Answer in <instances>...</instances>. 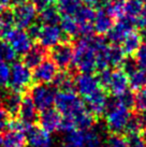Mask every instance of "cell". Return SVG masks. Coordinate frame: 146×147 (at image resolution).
<instances>
[{"instance_id":"8","label":"cell","mask_w":146,"mask_h":147,"mask_svg":"<svg viewBox=\"0 0 146 147\" xmlns=\"http://www.w3.org/2000/svg\"><path fill=\"white\" fill-rule=\"evenodd\" d=\"M13 17L15 27L20 29H26L29 25L33 23L36 20L38 9L31 2H25L13 7Z\"/></svg>"},{"instance_id":"7","label":"cell","mask_w":146,"mask_h":147,"mask_svg":"<svg viewBox=\"0 0 146 147\" xmlns=\"http://www.w3.org/2000/svg\"><path fill=\"white\" fill-rule=\"evenodd\" d=\"M49 57L57 68L67 69L72 63L73 45L68 41L58 42L49 49Z\"/></svg>"},{"instance_id":"16","label":"cell","mask_w":146,"mask_h":147,"mask_svg":"<svg viewBox=\"0 0 146 147\" xmlns=\"http://www.w3.org/2000/svg\"><path fill=\"white\" fill-rule=\"evenodd\" d=\"M62 39V31L57 25H42L39 33L38 40L39 44H41L43 47H49L57 44Z\"/></svg>"},{"instance_id":"44","label":"cell","mask_w":146,"mask_h":147,"mask_svg":"<svg viewBox=\"0 0 146 147\" xmlns=\"http://www.w3.org/2000/svg\"><path fill=\"white\" fill-rule=\"evenodd\" d=\"M54 3H56V0H40L39 4L36 5V9L41 10V9L49 7V5H53Z\"/></svg>"},{"instance_id":"26","label":"cell","mask_w":146,"mask_h":147,"mask_svg":"<svg viewBox=\"0 0 146 147\" xmlns=\"http://www.w3.org/2000/svg\"><path fill=\"white\" fill-rule=\"evenodd\" d=\"M125 52L118 44H113L109 46L106 57H107V63L111 67H119L125 59Z\"/></svg>"},{"instance_id":"51","label":"cell","mask_w":146,"mask_h":147,"mask_svg":"<svg viewBox=\"0 0 146 147\" xmlns=\"http://www.w3.org/2000/svg\"><path fill=\"white\" fill-rule=\"evenodd\" d=\"M1 38H2V30L0 29V39H1Z\"/></svg>"},{"instance_id":"11","label":"cell","mask_w":146,"mask_h":147,"mask_svg":"<svg viewBox=\"0 0 146 147\" xmlns=\"http://www.w3.org/2000/svg\"><path fill=\"white\" fill-rule=\"evenodd\" d=\"M38 115H39L38 109L34 105L28 91H26L23 94L20 110H18L16 117H18L25 125L30 126V125H34L38 121Z\"/></svg>"},{"instance_id":"19","label":"cell","mask_w":146,"mask_h":147,"mask_svg":"<svg viewBox=\"0 0 146 147\" xmlns=\"http://www.w3.org/2000/svg\"><path fill=\"white\" fill-rule=\"evenodd\" d=\"M114 24V18L110 15L104 8H100L95 13L93 21V30L99 34L103 36L109 32V30Z\"/></svg>"},{"instance_id":"36","label":"cell","mask_w":146,"mask_h":147,"mask_svg":"<svg viewBox=\"0 0 146 147\" xmlns=\"http://www.w3.org/2000/svg\"><path fill=\"white\" fill-rule=\"evenodd\" d=\"M105 147H128L127 140L119 134L111 135L105 143Z\"/></svg>"},{"instance_id":"17","label":"cell","mask_w":146,"mask_h":147,"mask_svg":"<svg viewBox=\"0 0 146 147\" xmlns=\"http://www.w3.org/2000/svg\"><path fill=\"white\" fill-rule=\"evenodd\" d=\"M25 134L27 138V142L32 147H49L52 144L49 132L41 127L36 126V123L29 126Z\"/></svg>"},{"instance_id":"6","label":"cell","mask_w":146,"mask_h":147,"mask_svg":"<svg viewBox=\"0 0 146 147\" xmlns=\"http://www.w3.org/2000/svg\"><path fill=\"white\" fill-rule=\"evenodd\" d=\"M3 40L8 42L9 44L13 47L15 53L18 55L25 54L31 46L32 40L29 38L25 29H20L17 27H13L12 29L8 30L7 32L3 33Z\"/></svg>"},{"instance_id":"3","label":"cell","mask_w":146,"mask_h":147,"mask_svg":"<svg viewBox=\"0 0 146 147\" xmlns=\"http://www.w3.org/2000/svg\"><path fill=\"white\" fill-rule=\"evenodd\" d=\"M54 104L56 105V110L62 116H70V117H74L80 112L86 109L83 100L74 94V91L56 92Z\"/></svg>"},{"instance_id":"1","label":"cell","mask_w":146,"mask_h":147,"mask_svg":"<svg viewBox=\"0 0 146 147\" xmlns=\"http://www.w3.org/2000/svg\"><path fill=\"white\" fill-rule=\"evenodd\" d=\"M72 63L81 73L96 71V49L93 36L82 37L73 47Z\"/></svg>"},{"instance_id":"9","label":"cell","mask_w":146,"mask_h":147,"mask_svg":"<svg viewBox=\"0 0 146 147\" xmlns=\"http://www.w3.org/2000/svg\"><path fill=\"white\" fill-rule=\"evenodd\" d=\"M102 88L98 78L93 73H81L74 80V89H76L83 100L93 94L96 91Z\"/></svg>"},{"instance_id":"53","label":"cell","mask_w":146,"mask_h":147,"mask_svg":"<svg viewBox=\"0 0 146 147\" xmlns=\"http://www.w3.org/2000/svg\"><path fill=\"white\" fill-rule=\"evenodd\" d=\"M142 1H143V2H146V0H142Z\"/></svg>"},{"instance_id":"47","label":"cell","mask_w":146,"mask_h":147,"mask_svg":"<svg viewBox=\"0 0 146 147\" xmlns=\"http://www.w3.org/2000/svg\"><path fill=\"white\" fill-rule=\"evenodd\" d=\"M11 2V0H0V5L2 7H8L9 4Z\"/></svg>"},{"instance_id":"2","label":"cell","mask_w":146,"mask_h":147,"mask_svg":"<svg viewBox=\"0 0 146 147\" xmlns=\"http://www.w3.org/2000/svg\"><path fill=\"white\" fill-rule=\"evenodd\" d=\"M104 114H105L106 128L110 132L114 134H119L124 132L127 123L131 117L130 109L124 105L117 98L113 102L109 101Z\"/></svg>"},{"instance_id":"14","label":"cell","mask_w":146,"mask_h":147,"mask_svg":"<svg viewBox=\"0 0 146 147\" xmlns=\"http://www.w3.org/2000/svg\"><path fill=\"white\" fill-rule=\"evenodd\" d=\"M84 101L87 105V110L89 111L95 117H100L105 113L109 99H107L106 92L103 90V88H100L93 94L89 96L88 98L84 99Z\"/></svg>"},{"instance_id":"29","label":"cell","mask_w":146,"mask_h":147,"mask_svg":"<svg viewBox=\"0 0 146 147\" xmlns=\"http://www.w3.org/2000/svg\"><path fill=\"white\" fill-rule=\"evenodd\" d=\"M60 26L61 31L65 33L68 37H76L77 34H80L78 30V24L74 20L73 16H62L60 18Z\"/></svg>"},{"instance_id":"35","label":"cell","mask_w":146,"mask_h":147,"mask_svg":"<svg viewBox=\"0 0 146 147\" xmlns=\"http://www.w3.org/2000/svg\"><path fill=\"white\" fill-rule=\"evenodd\" d=\"M134 106L138 111L146 110V87L137 90V94L134 96Z\"/></svg>"},{"instance_id":"4","label":"cell","mask_w":146,"mask_h":147,"mask_svg":"<svg viewBox=\"0 0 146 147\" xmlns=\"http://www.w3.org/2000/svg\"><path fill=\"white\" fill-rule=\"evenodd\" d=\"M11 68L9 87L12 89L24 94L32 85V74L29 68H27L23 62H14Z\"/></svg>"},{"instance_id":"18","label":"cell","mask_w":146,"mask_h":147,"mask_svg":"<svg viewBox=\"0 0 146 147\" xmlns=\"http://www.w3.org/2000/svg\"><path fill=\"white\" fill-rule=\"evenodd\" d=\"M46 57V49L41 44L31 45L30 49L23 54L22 62L29 69H34L36 65H40Z\"/></svg>"},{"instance_id":"34","label":"cell","mask_w":146,"mask_h":147,"mask_svg":"<svg viewBox=\"0 0 146 147\" xmlns=\"http://www.w3.org/2000/svg\"><path fill=\"white\" fill-rule=\"evenodd\" d=\"M11 68L5 62H0V87H8L10 82Z\"/></svg>"},{"instance_id":"48","label":"cell","mask_w":146,"mask_h":147,"mask_svg":"<svg viewBox=\"0 0 146 147\" xmlns=\"http://www.w3.org/2000/svg\"><path fill=\"white\" fill-rule=\"evenodd\" d=\"M141 138H142V140L144 141V143H145V145H146V129L144 131H143L142 136H141Z\"/></svg>"},{"instance_id":"38","label":"cell","mask_w":146,"mask_h":147,"mask_svg":"<svg viewBox=\"0 0 146 147\" xmlns=\"http://www.w3.org/2000/svg\"><path fill=\"white\" fill-rule=\"evenodd\" d=\"M116 98H117L124 105L127 106L128 109H130V110H131L132 107H134V96L130 92L129 90H127L126 92H124L122 94L118 96Z\"/></svg>"},{"instance_id":"46","label":"cell","mask_w":146,"mask_h":147,"mask_svg":"<svg viewBox=\"0 0 146 147\" xmlns=\"http://www.w3.org/2000/svg\"><path fill=\"white\" fill-rule=\"evenodd\" d=\"M140 36H141V39L143 41L146 42V28H142V31L140 33Z\"/></svg>"},{"instance_id":"13","label":"cell","mask_w":146,"mask_h":147,"mask_svg":"<svg viewBox=\"0 0 146 147\" xmlns=\"http://www.w3.org/2000/svg\"><path fill=\"white\" fill-rule=\"evenodd\" d=\"M128 88H129L128 75L122 69L111 71L109 83L105 88L106 91H109L110 94L115 97H118L124 92H126Z\"/></svg>"},{"instance_id":"41","label":"cell","mask_w":146,"mask_h":147,"mask_svg":"<svg viewBox=\"0 0 146 147\" xmlns=\"http://www.w3.org/2000/svg\"><path fill=\"white\" fill-rule=\"evenodd\" d=\"M82 4L88 5L91 8H104L105 4L109 2V0H78Z\"/></svg>"},{"instance_id":"33","label":"cell","mask_w":146,"mask_h":147,"mask_svg":"<svg viewBox=\"0 0 146 147\" xmlns=\"http://www.w3.org/2000/svg\"><path fill=\"white\" fill-rule=\"evenodd\" d=\"M12 118V115L2 106H0V133L10 129V123Z\"/></svg>"},{"instance_id":"40","label":"cell","mask_w":146,"mask_h":147,"mask_svg":"<svg viewBox=\"0 0 146 147\" xmlns=\"http://www.w3.org/2000/svg\"><path fill=\"white\" fill-rule=\"evenodd\" d=\"M127 144L128 147H146L144 141L142 140V138L138 134H129L127 135Z\"/></svg>"},{"instance_id":"50","label":"cell","mask_w":146,"mask_h":147,"mask_svg":"<svg viewBox=\"0 0 146 147\" xmlns=\"http://www.w3.org/2000/svg\"><path fill=\"white\" fill-rule=\"evenodd\" d=\"M64 147H77V146H71V145H66L65 144V146Z\"/></svg>"},{"instance_id":"24","label":"cell","mask_w":146,"mask_h":147,"mask_svg":"<svg viewBox=\"0 0 146 147\" xmlns=\"http://www.w3.org/2000/svg\"><path fill=\"white\" fill-rule=\"evenodd\" d=\"M72 118L75 123V128L78 130H88L90 128H93L95 123V116L87 110V107Z\"/></svg>"},{"instance_id":"12","label":"cell","mask_w":146,"mask_h":147,"mask_svg":"<svg viewBox=\"0 0 146 147\" xmlns=\"http://www.w3.org/2000/svg\"><path fill=\"white\" fill-rule=\"evenodd\" d=\"M118 20L119 21L116 24H113L109 32L106 33L107 39L112 44H120L127 34L133 30V25L135 23L134 21L129 20L127 17H122Z\"/></svg>"},{"instance_id":"49","label":"cell","mask_w":146,"mask_h":147,"mask_svg":"<svg viewBox=\"0 0 146 147\" xmlns=\"http://www.w3.org/2000/svg\"><path fill=\"white\" fill-rule=\"evenodd\" d=\"M30 1H31V3L36 5H36L39 4V2H40V0H30Z\"/></svg>"},{"instance_id":"22","label":"cell","mask_w":146,"mask_h":147,"mask_svg":"<svg viewBox=\"0 0 146 147\" xmlns=\"http://www.w3.org/2000/svg\"><path fill=\"white\" fill-rule=\"evenodd\" d=\"M60 13L53 5H49L40 10L39 21L42 25H57L60 22Z\"/></svg>"},{"instance_id":"31","label":"cell","mask_w":146,"mask_h":147,"mask_svg":"<svg viewBox=\"0 0 146 147\" xmlns=\"http://www.w3.org/2000/svg\"><path fill=\"white\" fill-rule=\"evenodd\" d=\"M17 54L15 53V51L13 49V47L9 44L8 42L3 40H0V62H13L16 59Z\"/></svg>"},{"instance_id":"5","label":"cell","mask_w":146,"mask_h":147,"mask_svg":"<svg viewBox=\"0 0 146 147\" xmlns=\"http://www.w3.org/2000/svg\"><path fill=\"white\" fill-rule=\"evenodd\" d=\"M28 94H30L36 109L43 111L53 106L56 96V88L51 87L47 84H32L28 89Z\"/></svg>"},{"instance_id":"32","label":"cell","mask_w":146,"mask_h":147,"mask_svg":"<svg viewBox=\"0 0 146 147\" xmlns=\"http://www.w3.org/2000/svg\"><path fill=\"white\" fill-rule=\"evenodd\" d=\"M134 61L139 69L146 72V42L141 43L138 49L134 52Z\"/></svg>"},{"instance_id":"37","label":"cell","mask_w":146,"mask_h":147,"mask_svg":"<svg viewBox=\"0 0 146 147\" xmlns=\"http://www.w3.org/2000/svg\"><path fill=\"white\" fill-rule=\"evenodd\" d=\"M142 128L140 126V123H139V120L137 118V116H134V117H130L129 121L127 123V126L125 128V131L124 132H126L127 135L129 134H138L140 130H141Z\"/></svg>"},{"instance_id":"45","label":"cell","mask_w":146,"mask_h":147,"mask_svg":"<svg viewBox=\"0 0 146 147\" xmlns=\"http://www.w3.org/2000/svg\"><path fill=\"white\" fill-rule=\"evenodd\" d=\"M28 0H11V2L10 4L12 5V7H15V5H18V4H23L25 2H27Z\"/></svg>"},{"instance_id":"20","label":"cell","mask_w":146,"mask_h":147,"mask_svg":"<svg viewBox=\"0 0 146 147\" xmlns=\"http://www.w3.org/2000/svg\"><path fill=\"white\" fill-rule=\"evenodd\" d=\"M3 133L0 147H26L28 144L26 134L23 131L8 129Z\"/></svg>"},{"instance_id":"25","label":"cell","mask_w":146,"mask_h":147,"mask_svg":"<svg viewBox=\"0 0 146 147\" xmlns=\"http://www.w3.org/2000/svg\"><path fill=\"white\" fill-rule=\"evenodd\" d=\"M56 3L61 16H73L82 5L78 0H56Z\"/></svg>"},{"instance_id":"10","label":"cell","mask_w":146,"mask_h":147,"mask_svg":"<svg viewBox=\"0 0 146 147\" xmlns=\"http://www.w3.org/2000/svg\"><path fill=\"white\" fill-rule=\"evenodd\" d=\"M58 69L52 59H44L40 65L33 69L32 83L34 84H49L53 82Z\"/></svg>"},{"instance_id":"28","label":"cell","mask_w":146,"mask_h":147,"mask_svg":"<svg viewBox=\"0 0 146 147\" xmlns=\"http://www.w3.org/2000/svg\"><path fill=\"white\" fill-rule=\"evenodd\" d=\"M128 82L131 89L139 90L144 88L146 87V72L138 68L128 75Z\"/></svg>"},{"instance_id":"52","label":"cell","mask_w":146,"mask_h":147,"mask_svg":"<svg viewBox=\"0 0 146 147\" xmlns=\"http://www.w3.org/2000/svg\"><path fill=\"white\" fill-rule=\"evenodd\" d=\"M0 145H1V136H0Z\"/></svg>"},{"instance_id":"27","label":"cell","mask_w":146,"mask_h":147,"mask_svg":"<svg viewBox=\"0 0 146 147\" xmlns=\"http://www.w3.org/2000/svg\"><path fill=\"white\" fill-rule=\"evenodd\" d=\"M143 7L142 0H126L124 1V17L135 22V18L139 15Z\"/></svg>"},{"instance_id":"15","label":"cell","mask_w":146,"mask_h":147,"mask_svg":"<svg viewBox=\"0 0 146 147\" xmlns=\"http://www.w3.org/2000/svg\"><path fill=\"white\" fill-rule=\"evenodd\" d=\"M60 121L61 114L52 107L41 111L40 115H38V123L40 127L49 133H53L59 130Z\"/></svg>"},{"instance_id":"42","label":"cell","mask_w":146,"mask_h":147,"mask_svg":"<svg viewBox=\"0 0 146 147\" xmlns=\"http://www.w3.org/2000/svg\"><path fill=\"white\" fill-rule=\"evenodd\" d=\"M135 23L140 28H146V2L145 4H143L141 11L135 18Z\"/></svg>"},{"instance_id":"43","label":"cell","mask_w":146,"mask_h":147,"mask_svg":"<svg viewBox=\"0 0 146 147\" xmlns=\"http://www.w3.org/2000/svg\"><path fill=\"white\" fill-rule=\"evenodd\" d=\"M140 112H141V113L137 116V118H138L139 123H140L141 128H144V129H146V110L140 111Z\"/></svg>"},{"instance_id":"39","label":"cell","mask_w":146,"mask_h":147,"mask_svg":"<svg viewBox=\"0 0 146 147\" xmlns=\"http://www.w3.org/2000/svg\"><path fill=\"white\" fill-rule=\"evenodd\" d=\"M41 27H42V24L41 23H31V24L29 25L28 27H27V34L29 36V38L34 41V40H38V37H39V33H40V30H41Z\"/></svg>"},{"instance_id":"30","label":"cell","mask_w":146,"mask_h":147,"mask_svg":"<svg viewBox=\"0 0 146 147\" xmlns=\"http://www.w3.org/2000/svg\"><path fill=\"white\" fill-rule=\"evenodd\" d=\"M102 136L100 131L88 129L84 130V147H101Z\"/></svg>"},{"instance_id":"23","label":"cell","mask_w":146,"mask_h":147,"mask_svg":"<svg viewBox=\"0 0 146 147\" xmlns=\"http://www.w3.org/2000/svg\"><path fill=\"white\" fill-rule=\"evenodd\" d=\"M122 51L127 55H132L138 49V47L142 43V39L140 33L135 32L134 30L130 31L126 36V38L122 40Z\"/></svg>"},{"instance_id":"21","label":"cell","mask_w":146,"mask_h":147,"mask_svg":"<svg viewBox=\"0 0 146 147\" xmlns=\"http://www.w3.org/2000/svg\"><path fill=\"white\" fill-rule=\"evenodd\" d=\"M53 83L54 87L60 89V91H74V78L72 74L65 69L61 72H57Z\"/></svg>"}]
</instances>
